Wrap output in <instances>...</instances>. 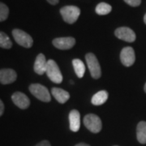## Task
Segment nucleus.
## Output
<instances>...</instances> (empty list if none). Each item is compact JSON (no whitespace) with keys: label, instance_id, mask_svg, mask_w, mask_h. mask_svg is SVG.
Masks as SVG:
<instances>
[{"label":"nucleus","instance_id":"a211bd4d","mask_svg":"<svg viewBox=\"0 0 146 146\" xmlns=\"http://www.w3.org/2000/svg\"><path fill=\"white\" fill-rule=\"evenodd\" d=\"M112 10L111 6L106 3H101L98 5L96 7V12L97 14L101 15V16H104V15H107Z\"/></svg>","mask_w":146,"mask_h":146},{"label":"nucleus","instance_id":"9d476101","mask_svg":"<svg viewBox=\"0 0 146 146\" xmlns=\"http://www.w3.org/2000/svg\"><path fill=\"white\" fill-rule=\"evenodd\" d=\"M12 102L16 106L22 110L27 109L30 105V100L26 95L21 92H16L11 96Z\"/></svg>","mask_w":146,"mask_h":146},{"label":"nucleus","instance_id":"412c9836","mask_svg":"<svg viewBox=\"0 0 146 146\" xmlns=\"http://www.w3.org/2000/svg\"><path fill=\"white\" fill-rule=\"evenodd\" d=\"M124 2L131 7H138L141 3V0H124Z\"/></svg>","mask_w":146,"mask_h":146},{"label":"nucleus","instance_id":"a878e982","mask_svg":"<svg viewBox=\"0 0 146 146\" xmlns=\"http://www.w3.org/2000/svg\"><path fill=\"white\" fill-rule=\"evenodd\" d=\"M144 21H145V23L146 24V14L145 15V17H144Z\"/></svg>","mask_w":146,"mask_h":146},{"label":"nucleus","instance_id":"20e7f679","mask_svg":"<svg viewBox=\"0 0 146 146\" xmlns=\"http://www.w3.org/2000/svg\"><path fill=\"white\" fill-rule=\"evenodd\" d=\"M84 124L93 133H98L102 127L101 119L98 115L94 114H89L84 116Z\"/></svg>","mask_w":146,"mask_h":146},{"label":"nucleus","instance_id":"dca6fc26","mask_svg":"<svg viewBox=\"0 0 146 146\" xmlns=\"http://www.w3.org/2000/svg\"><path fill=\"white\" fill-rule=\"evenodd\" d=\"M108 98V93L105 90H102L94 94L92 98V103L94 106H100L104 104Z\"/></svg>","mask_w":146,"mask_h":146},{"label":"nucleus","instance_id":"0eeeda50","mask_svg":"<svg viewBox=\"0 0 146 146\" xmlns=\"http://www.w3.org/2000/svg\"><path fill=\"white\" fill-rule=\"evenodd\" d=\"M120 60L125 67H131L136 60V55L134 50L131 47H125L120 53Z\"/></svg>","mask_w":146,"mask_h":146},{"label":"nucleus","instance_id":"393cba45","mask_svg":"<svg viewBox=\"0 0 146 146\" xmlns=\"http://www.w3.org/2000/svg\"><path fill=\"white\" fill-rule=\"evenodd\" d=\"M75 146H90V145H87V144H85V143H80V144H77V145H76Z\"/></svg>","mask_w":146,"mask_h":146},{"label":"nucleus","instance_id":"f257e3e1","mask_svg":"<svg viewBox=\"0 0 146 146\" xmlns=\"http://www.w3.org/2000/svg\"><path fill=\"white\" fill-rule=\"evenodd\" d=\"M46 72L49 79L54 83L60 84L63 81V76L59 70V68L56 62L52 59H50L47 61Z\"/></svg>","mask_w":146,"mask_h":146},{"label":"nucleus","instance_id":"b1692460","mask_svg":"<svg viewBox=\"0 0 146 146\" xmlns=\"http://www.w3.org/2000/svg\"><path fill=\"white\" fill-rule=\"evenodd\" d=\"M47 2L52 5H56L58 3V0H47Z\"/></svg>","mask_w":146,"mask_h":146},{"label":"nucleus","instance_id":"6e6552de","mask_svg":"<svg viewBox=\"0 0 146 146\" xmlns=\"http://www.w3.org/2000/svg\"><path fill=\"white\" fill-rule=\"evenodd\" d=\"M115 34L119 39L127 42H133L136 40V33L132 29L127 27H121L117 29Z\"/></svg>","mask_w":146,"mask_h":146},{"label":"nucleus","instance_id":"aec40b11","mask_svg":"<svg viewBox=\"0 0 146 146\" xmlns=\"http://www.w3.org/2000/svg\"><path fill=\"white\" fill-rule=\"evenodd\" d=\"M9 14V9L7 6L0 2V22L4 21L7 19Z\"/></svg>","mask_w":146,"mask_h":146},{"label":"nucleus","instance_id":"f3484780","mask_svg":"<svg viewBox=\"0 0 146 146\" xmlns=\"http://www.w3.org/2000/svg\"><path fill=\"white\" fill-rule=\"evenodd\" d=\"M72 64L76 76L79 78H82L85 72V66L83 62L80 59L76 58V59H73Z\"/></svg>","mask_w":146,"mask_h":146},{"label":"nucleus","instance_id":"f8f14e48","mask_svg":"<svg viewBox=\"0 0 146 146\" xmlns=\"http://www.w3.org/2000/svg\"><path fill=\"white\" fill-rule=\"evenodd\" d=\"M69 123L70 129L76 132L78 131L80 127V112L76 110H72L69 114Z\"/></svg>","mask_w":146,"mask_h":146},{"label":"nucleus","instance_id":"4468645a","mask_svg":"<svg viewBox=\"0 0 146 146\" xmlns=\"http://www.w3.org/2000/svg\"><path fill=\"white\" fill-rule=\"evenodd\" d=\"M51 94L53 97L57 100L58 102L61 104L65 103L70 98V94L66 90H63L59 88H52Z\"/></svg>","mask_w":146,"mask_h":146},{"label":"nucleus","instance_id":"f03ea898","mask_svg":"<svg viewBox=\"0 0 146 146\" xmlns=\"http://www.w3.org/2000/svg\"><path fill=\"white\" fill-rule=\"evenodd\" d=\"M60 13L65 22L68 24H73L77 21L80 15V10L76 6H66L61 8Z\"/></svg>","mask_w":146,"mask_h":146},{"label":"nucleus","instance_id":"6ab92c4d","mask_svg":"<svg viewBox=\"0 0 146 146\" xmlns=\"http://www.w3.org/2000/svg\"><path fill=\"white\" fill-rule=\"evenodd\" d=\"M12 46V42L9 36L3 32H0V47L3 49H10Z\"/></svg>","mask_w":146,"mask_h":146},{"label":"nucleus","instance_id":"ddd939ff","mask_svg":"<svg viewBox=\"0 0 146 146\" xmlns=\"http://www.w3.org/2000/svg\"><path fill=\"white\" fill-rule=\"evenodd\" d=\"M47 61L43 54H39L34 63V72L38 75H43L46 71Z\"/></svg>","mask_w":146,"mask_h":146},{"label":"nucleus","instance_id":"bb28decb","mask_svg":"<svg viewBox=\"0 0 146 146\" xmlns=\"http://www.w3.org/2000/svg\"><path fill=\"white\" fill-rule=\"evenodd\" d=\"M145 92L146 93V83H145Z\"/></svg>","mask_w":146,"mask_h":146},{"label":"nucleus","instance_id":"9b49d317","mask_svg":"<svg viewBox=\"0 0 146 146\" xmlns=\"http://www.w3.org/2000/svg\"><path fill=\"white\" fill-rule=\"evenodd\" d=\"M17 78L16 72L13 69L4 68L0 70V83L3 84H9L16 81Z\"/></svg>","mask_w":146,"mask_h":146},{"label":"nucleus","instance_id":"7ed1b4c3","mask_svg":"<svg viewBox=\"0 0 146 146\" xmlns=\"http://www.w3.org/2000/svg\"><path fill=\"white\" fill-rule=\"evenodd\" d=\"M29 91L31 92V94L36 98L37 99H39L42 102H49L51 100V97L49 90L47 89L46 87L43 86L40 84H33L29 86Z\"/></svg>","mask_w":146,"mask_h":146},{"label":"nucleus","instance_id":"cd10ccee","mask_svg":"<svg viewBox=\"0 0 146 146\" xmlns=\"http://www.w3.org/2000/svg\"><path fill=\"white\" fill-rule=\"evenodd\" d=\"M115 146H118V145H115Z\"/></svg>","mask_w":146,"mask_h":146},{"label":"nucleus","instance_id":"2eb2a0df","mask_svg":"<svg viewBox=\"0 0 146 146\" xmlns=\"http://www.w3.org/2000/svg\"><path fill=\"white\" fill-rule=\"evenodd\" d=\"M136 137L141 144H146V122L145 121H141L138 123L136 127Z\"/></svg>","mask_w":146,"mask_h":146},{"label":"nucleus","instance_id":"423d86ee","mask_svg":"<svg viewBox=\"0 0 146 146\" xmlns=\"http://www.w3.org/2000/svg\"><path fill=\"white\" fill-rule=\"evenodd\" d=\"M12 35L17 44L25 48H30L33 44L32 36L23 30L16 29L12 31Z\"/></svg>","mask_w":146,"mask_h":146},{"label":"nucleus","instance_id":"5701e85b","mask_svg":"<svg viewBox=\"0 0 146 146\" xmlns=\"http://www.w3.org/2000/svg\"><path fill=\"white\" fill-rule=\"evenodd\" d=\"M3 111H4V105L0 99V116H2V115L3 114Z\"/></svg>","mask_w":146,"mask_h":146},{"label":"nucleus","instance_id":"1a4fd4ad","mask_svg":"<svg viewBox=\"0 0 146 146\" xmlns=\"http://www.w3.org/2000/svg\"><path fill=\"white\" fill-rule=\"evenodd\" d=\"M76 40L72 36L58 37L53 40V45L59 50H69L74 46Z\"/></svg>","mask_w":146,"mask_h":146},{"label":"nucleus","instance_id":"39448f33","mask_svg":"<svg viewBox=\"0 0 146 146\" xmlns=\"http://www.w3.org/2000/svg\"><path fill=\"white\" fill-rule=\"evenodd\" d=\"M85 58L92 77L94 79H99L102 76V71L97 57L93 53H89L86 54Z\"/></svg>","mask_w":146,"mask_h":146},{"label":"nucleus","instance_id":"4be33fe9","mask_svg":"<svg viewBox=\"0 0 146 146\" xmlns=\"http://www.w3.org/2000/svg\"><path fill=\"white\" fill-rule=\"evenodd\" d=\"M35 146H51L50 143L48 141H42L41 142H39L38 144H36Z\"/></svg>","mask_w":146,"mask_h":146}]
</instances>
